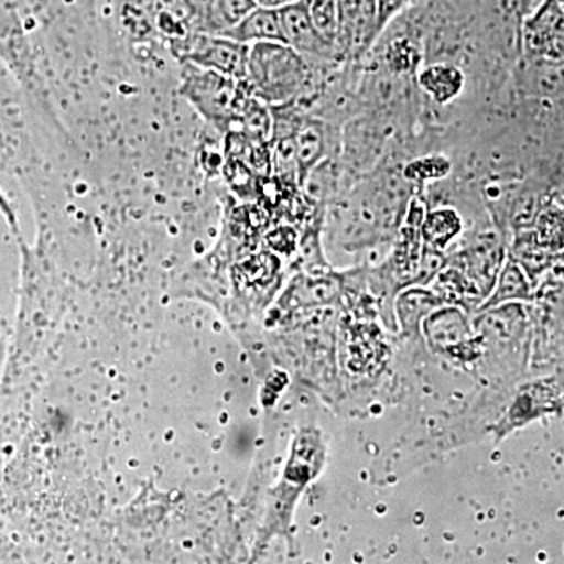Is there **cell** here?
<instances>
[{"label":"cell","instance_id":"1","mask_svg":"<svg viewBox=\"0 0 564 564\" xmlns=\"http://www.w3.org/2000/svg\"><path fill=\"white\" fill-rule=\"evenodd\" d=\"M310 79L307 61L282 41L251 44L247 80L252 95L270 107L293 102Z\"/></svg>","mask_w":564,"mask_h":564},{"label":"cell","instance_id":"2","mask_svg":"<svg viewBox=\"0 0 564 564\" xmlns=\"http://www.w3.org/2000/svg\"><path fill=\"white\" fill-rule=\"evenodd\" d=\"M242 88L243 80L182 63L181 95L217 131H228L236 124L237 102Z\"/></svg>","mask_w":564,"mask_h":564},{"label":"cell","instance_id":"3","mask_svg":"<svg viewBox=\"0 0 564 564\" xmlns=\"http://www.w3.org/2000/svg\"><path fill=\"white\" fill-rule=\"evenodd\" d=\"M174 51L182 63L214 69L232 79H247L248 44L214 33L191 32L174 41Z\"/></svg>","mask_w":564,"mask_h":564},{"label":"cell","instance_id":"4","mask_svg":"<svg viewBox=\"0 0 564 564\" xmlns=\"http://www.w3.org/2000/svg\"><path fill=\"white\" fill-rule=\"evenodd\" d=\"M380 36L377 0H337V57H359Z\"/></svg>","mask_w":564,"mask_h":564},{"label":"cell","instance_id":"5","mask_svg":"<svg viewBox=\"0 0 564 564\" xmlns=\"http://www.w3.org/2000/svg\"><path fill=\"white\" fill-rule=\"evenodd\" d=\"M280 11L282 36L284 43L302 54L304 58H337L332 44L326 43L311 18L307 0H295Z\"/></svg>","mask_w":564,"mask_h":564},{"label":"cell","instance_id":"6","mask_svg":"<svg viewBox=\"0 0 564 564\" xmlns=\"http://www.w3.org/2000/svg\"><path fill=\"white\" fill-rule=\"evenodd\" d=\"M293 148H295L296 180L300 184H304L328 152L325 124L314 118L302 120L293 137Z\"/></svg>","mask_w":564,"mask_h":564},{"label":"cell","instance_id":"7","mask_svg":"<svg viewBox=\"0 0 564 564\" xmlns=\"http://www.w3.org/2000/svg\"><path fill=\"white\" fill-rule=\"evenodd\" d=\"M223 36L248 44V46L263 43V41H282L284 43L280 11L265 9V7H256L236 28L223 33Z\"/></svg>","mask_w":564,"mask_h":564},{"label":"cell","instance_id":"8","mask_svg":"<svg viewBox=\"0 0 564 564\" xmlns=\"http://www.w3.org/2000/svg\"><path fill=\"white\" fill-rule=\"evenodd\" d=\"M419 87L434 102L445 106L462 95L464 88L463 70L448 63H434L423 68L417 76Z\"/></svg>","mask_w":564,"mask_h":564},{"label":"cell","instance_id":"9","mask_svg":"<svg viewBox=\"0 0 564 564\" xmlns=\"http://www.w3.org/2000/svg\"><path fill=\"white\" fill-rule=\"evenodd\" d=\"M462 218L454 209H437L425 215L421 234L426 243L440 250L447 247L462 232Z\"/></svg>","mask_w":564,"mask_h":564},{"label":"cell","instance_id":"10","mask_svg":"<svg viewBox=\"0 0 564 564\" xmlns=\"http://www.w3.org/2000/svg\"><path fill=\"white\" fill-rule=\"evenodd\" d=\"M259 7L254 0H215L204 33L223 35Z\"/></svg>","mask_w":564,"mask_h":564},{"label":"cell","instance_id":"11","mask_svg":"<svg viewBox=\"0 0 564 564\" xmlns=\"http://www.w3.org/2000/svg\"><path fill=\"white\" fill-rule=\"evenodd\" d=\"M452 163L444 155H423L404 166L402 176L408 182L440 181L451 173Z\"/></svg>","mask_w":564,"mask_h":564},{"label":"cell","instance_id":"12","mask_svg":"<svg viewBox=\"0 0 564 564\" xmlns=\"http://www.w3.org/2000/svg\"><path fill=\"white\" fill-rule=\"evenodd\" d=\"M307 6H310L315 29L326 40V43L332 44L336 50L337 0H307Z\"/></svg>","mask_w":564,"mask_h":564},{"label":"cell","instance_id":"13","mask_svg":"<svg viewBox=\"0 0 564 564\" xmlns=\"http://www.w3.org/2000/svg\"><path fill=\"white\" fill-rule=\"evenodd\" d=\"M525 293H529V284L524 273L514 262H508L500 274L497 299H514V296H525Z\"/></svg>","mask_w":564,"mask_h":564},{"label":"cell","instance_id":"14","mask_svg":"<svg viewBox=\"0 0 564 564\" xmlns=\"http://www.w3.org/2000/svg\"><path fill=\"white\" fill-rule=\"evenodd\" d=\"M413 0H377L378 7V31L383 35L388 25L402 14Z\"/></svg>","mask_w":564,"mask_h":564},{"label":"cell","instance_id":"15","mask_svg":"<svg viewBox=\"0 0 564 564\" xmlns=\"http://www.w3.org/2000/svg\"><path fill=\"white\" fill-rule=\"evenodd\" d=\"M214 2L215 0H184L188 13H191L193 31L204 32Z\"/></svg>","mask_w":564,"mask_h":564},{"label":"cell","instance_id":"16","mask_svg":"<svg viewBox=\"0 0 564 564\" xmlns=\"http://www.w3.org/2000/svg\"><path fill=\"white\" fill-rule=\"evenodd\" d=\"M259 7H265V9L280 10L282 7L289 6V3L295 2V0H254Z\"/></svg>","mask_w":564,"mask_h":564}]
</instances>
